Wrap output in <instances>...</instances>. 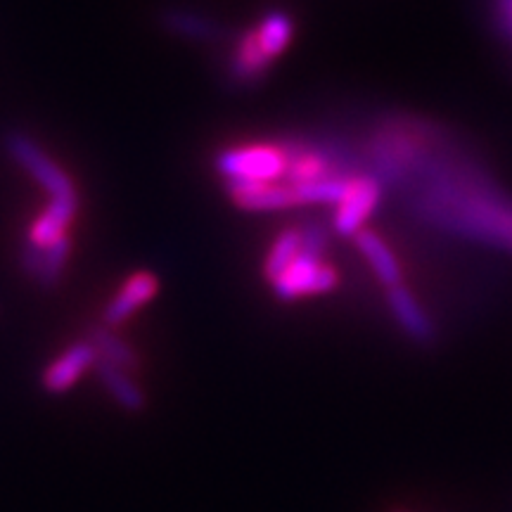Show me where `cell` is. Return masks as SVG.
Here are the masks:
<instances>
[{
	"instance_id": "13",
	"label": "cell",
	"mask_w": 512,
	"mask_h": 512,
	"mask_svg": "<svg viewBox=\"0 0 512 512\" xmlns=\"http://www.w3.org/2000/svg\"><path fill=\"white\" fill-rule=\"evenodd\" d=\"M95 373H98V380L105 387V392L112 396L119 408H124L128 413L143 411L147 403L143 389L131 380V375L126 370L112 366L107 361H98L95 363Z\"/></svg>"
},
{
	"instance_id": "1",
	"label": "cell",
	"mask_w": 512,
	"mask_h": 512,
	"mask_svg": "<svg viewBox=\"0 0 512 512\" xmlns=\"http://www.w3.org/2000/svg\"><path fill=\"white\" fill-rule=\"evenodd\" d=\"M370 176L406 185L420 221L486 245L512 249V200L448 133L420 119H387L368 143Z\"/></svg>"
},
{
	"instance_id": "19",
	"label": "cell",
	"mask_w": 512,
	"mask_h": 512,
	"mask_svg": "<svg viewBox=\"0 0 512 512\" xmlns=\"http://www.w3.org/2000/svg\"><path fill=\"white\" fill-rule=\"evenodd\" d=\"M69 254H72V238H69V235H64V238L43 249L41 268H38L34 278L43 290H53V287L60 283L64 266H67L69 261Z\"/></svg>"
},
{
	"instance_id": "7",
	"label": "cell",
	"mask_w": 512,
	"mask_h": 512,
	"mask_svg": "<svg viewBox=\"0 0 512 512\" xmlns=\"http://www.w3.org/2000/svg\"><path fill=\"white\" fill-rule=\"evenodd\" d=\"M98 361L100 358L95 354L93 344L88 342V339L76 342L46 368V373H43V387H46L50 394L69 392L88 370L95 368Z\"/></svg>"
},
{
	"instance_id": "10",
	"label": "cell",
	"mask_w": 512,
	"mask_h": 512,
	"mask_svg": "<svg viewBox=\"0 0 512 512\" xmlns=\"http://www.w3.org/2000/svg\"><path fill=\"white\" fill-rule=\"evenodd\" d=\"M271 67V60L264 55V50L256 43V34H242L235 43L233 57L228 64V76L230 81H235L238 86H254L256 81H261Z\"/></svg>"
},
{
	"instance_id": "11",
	"label": "cell",
	"mask_w": 512,
	"mask_h": 512,
	"mask_svg": "<svg viewBox=\"0 0 512 512\" xmlns=\"http://www.w3.org/2000/svg\"><path fill=\"white\" fill-rule=\"evenodd\" d=\"M76 211H79V200L74 202L50 200L48 209L43 211L34 223H31L29 245L46 249L53 245V242L64 238V235H69L67 228L72 226V221L76 219Z\"/></svg>"
},
{
	"instance_id": "16",
	"label": "cell",
	"mask_w": 512,
	"mask_h": 512,
	"mask_svg": "<svg viewBox=\"0 0 512 512\" xmlns=\"http://www.w3.org/2000/svg\"><path fill=\"white\" fill-rule=\"evenodd\" d=\"M88 342L93 344L95 354H98L100 361L112 363V366L126 370V373H131L133 368H138L136 351L128 347L124 339L114 335L112 328H107V325H95L91 335H88Z\"/></svg>"
},
{
	"instance_id": "21",
	"label": "cell",
	"mask_w": 512,
	"mask_h": 512,
	"mask_svg": "<svg viewBox=\"0 0 512 512\" xmlns=\"http://www.w3.org/2000/svg\"><path fill=\"white\" fill-rule=\"evenodd\" d=\"M19 259H22V268H24V273H27L29 278H36L38 268H41L43 249H38V247L29 245V242H27V247L22 249V256H19Z\"/></svg>"
},
{
	"instance_id": "15",
	"label": "cell",
	"mask_w": 512,
	"mask_h": 512,
	"mask_svg": "<svg viewBox=\"0 0 512 512\" xmlns=\"http://www.w3.org/2000/svg\"><path fill=\"white\" fill-rule=\"evenodd\" d=\"M254 34H256V43H259V48L264 50V55L273 62L275 57L283 55L287 46L292 43L294 22L290 12L285 10L266 12L264 19L259 22V27L254 29Z\"/></svg>"
},
{
	"instance_id": "3",
	"label": "cell",
	"mask_w": 512,
	"mask_h": 512,
	"mask_svg": "<svg viewBox=\"0 0 512 512\" xmlns=\"http://www.w3.org/2000/svg\"><path fill=\"white\" fill-rule=\"evenodd\" d=\"M5 150L15 159L17 166H22L34 181L48 192L50 200H62V202H74L79 200L76 195V185L69 178L67 171L60 164H55L48 157V152H43V147H38L34 140L24 133H10L5 138Z\"/></svg>"
},
{
	"instance_id": "8",
	"label": "cell",
	"mask_w": 512,
	"mask_h": 512,
	"mask_svg": "<svg viewBox=\"0 0 512 512\" xmlns=\"http://www.w3.org/2000/svg\"><path fill=\"white\" fill-rule=\"evenodd\" d=\"M387 306L392 311V316L403 335L411 337L415 344H430L437 337L432 318L427 316V311L422 309L418 299L413 297V292L406 285H394L387 290Z\"/></svg>"
},
{
	"instance_id": "20",
	"label": "cell",
	"mask_w": 512,
	"mask_h": 512,
	"mask_svg": "<svg viewBox=\"0 0 512 512\" xmlns=\"http://www.w3.org/2000/svg\"><path fill=\"white\" fill-rule=\"evenodd\" d=\"M299 235H302V252L299 254L311 256V259H323L325 247H328V230L320 223H306V226L299 228Z\"/></svg>"
},
{
	"instance_id": "17",
	"label": "cell",
	"mask_w": 512,
	"mask_h": 512,
	"mask_svg": "<svg viewBox=\"0 0 512 512\" xmlns=\"http://www.w3.org/2000/svg\"><path fill=\"white\" fill-rule=\"evenodd\" d=\"M356 178V176H354ZM354 178H323V181L313 183H287L292 190L294 207H304V204H337L342 202V197L347 195L349 185Z\"/></svg>"
},
{
	"instance_id": "5",
	"label": "cell",
	"mask_w": 512,
	"mask_h": 512,
	"mask_svg": "<svg viewBox=\"0 0 512 512\" xmlns=\"http://www.w3.org/2000/svg\"><path fill=\"white\" fill-rule=\"evenodd\" d=\"M382 200V183L375 176L363 174L356 176L351 181L347 195L342 197V202L337 204L335 214H332V228L339 235H347V238H356L363 230L377 204Z\"/></svg>"
},
{
	"instance_id": "2",
	"label": "cell",
	"mask_w": 512,
	"mask_h": 512,
	"mask_svg": "<svg viewBox=\"0 0 512 512\" xmlns=\"http://www.w3.org/2000/svg\"><path fill=\"white\" fill-rule=\"evenodd\" d=\"M214 166L226 183H283L287 157L280 145H242L221 150Z\"/></svg>"
},
{
	"instance_id": "6",
	"label": "cell",
	"mask_w": 512,
	"mask_h": 512,
	"mask_svg": "<svg viewBox=\"0 0 512 512\" xmlns=\"http://www.w3.org/2000/svg\"><path fill=\"white\" fill-rule=\"evenodd\" d=\"M159 292V278L155 273L138 271L131 278H126V283L121 285V290L114 294V299L107 304L105 313H102V325L107 328H117L143 309L145 304H150Z\"/></svg>"
},
{
	"instance_id": "4",
	"label": "cell",
	"mask_w": 512,
	"mask_h": 512,
	"mask_svg": "<svg viewBox=\"0 0 512 512\" xmlns=\"http://www.w3.org/2000/svg\"><path fill=\"white\" fill-rule=\"evenodd\" d=\"M337 283L339 275L330 264H325L323 259L299 254L294 264L278 280H273L271 287L280 302H294V299L309 297V294L332 292Z\"/></svg>"
},
{
	"instance_id": "22",
	"label": "cell",
	"mask_w": 512,
	"mask_h": 512,
	"mask_svg": "<svg viewBox=\"0 0 512 512\" xmlns=\"http://www.w3.org/2000/svg\"><path fill=\"white\" fill-rule=\"evenodd\" d=\"M496 24L501 34L512 41V0H496Z\"/></svg>"
},
{
	"instance_id": "9",
	"label": "cell",
	"mask_w": 512,
	"mask_h": 512,
	"mask_svg": "<svg viewBox=\"0 0 512 512\" xmlns=\"http://www.w3.org/2000/svg\"><path fill=\"white\" fill-rule=\"evenodd\" d=\"M226 192L242 211H283L294 207L287 183H226Z\"/></svg>"
},
{
	"instance_id": "14",
	"label": "cell",
	"mask_w": 512,
	"mask_h": 512,
	"mask_svg": "<svg viewBox=\"0 0 512 512\" xmlns=\"http://www.w3.org/2000/svg\"><path fill=\"white\" fill-rule=\"evenodd\" d=\"M162 24L166 31H171V34L181 38H188V41L211 43V41H219L223 36V27L216 22V19L204 17L200 12H192V10H181V8L164 10Z\"/></svg>"
},
{
	"instance_id": "12",
	"label": "cell",
	"mask_w": 512,
	"mask_h": 512,
	"mask_svg": "<svg viewBox=\"0 0 512 512\" xmlns=\"http://www.w3.org/2000/svg\"><path fill=\"white\" fill-rule=\"evenodd\" d=\"M356 247L358 252L366 256L370 268H373L375 278L380 280L387 290L394 285H401L403 273H401L399 261H396L394 252L389 249V245L380 238V235L373 233V230L363 228L361 233L356 235Z\"/></svg>"
},
{
	"instance_id": "18",
	"label": "cell",
	"mask_w": 512,
	"mask_h": 512,
	"mask_svg": "<svg viewBox=\"0 0 512 512\" xmlns=\"http://www.w3.org/2000/svg\"><path fill=\"white\" fill-rule=\"evenodd\" d=\"M299 252H302V235H299V228H287L275 238L271 245V252H268L264 261V275L268 280H278L287 268L294 264Z\"/></svg>"
}]
</instances>
